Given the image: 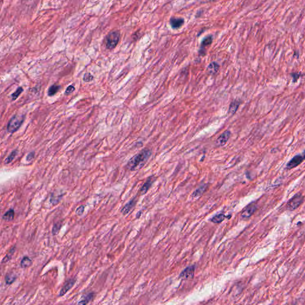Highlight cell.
<instances>
[{
    "mask_svg": "<svg viewBox=\"0 0 305 305\" xmlns=\"http://www.w3.org/2000/svg\"><path fill=\"white\" fill-rule=\"evenodd\" d=\"M154 181H155V178L154 177V176H150L147 179L146 182L143 184V185L141 187V188L140 190V194L141 195L146 194L148 192L149 189L151 188V187L152 186Z\"/></svg>",
    "mask_w": 305,
    "mask_h": 305,
    "instance_id": "ba28073f",
    "label": "cell"
},
{
    "mask_svg": "<svg viewBox=\"0 0 305 305\" xmlns=\"http://www.w3.org/2000/svg\"><path fill=\"white\" fill-rule=\"evenodd\" d=\"M212 41H213V37L211 35H209V36L206 37L203 40V41L201 43V47H200V50L199 51L200 54H201L202 55H203V53H204V49H205V47H206L212 44Z\"/></svg>",
    "mask_w": 305,
    "mask_h": 305,
    "instance_id": "5bb4252c",
    "label": "cell"
},
{
    "mask_svg": "<svg viewBox=\"0 0 305 305\" xmlns=\"http://www.w3.org/2000/svg\"><path fill=\"white\" fill-rule=\"evenodd\" d=\"M94 79V77L92 75H91V73H86L85 75H84V81H85V82H90V81H92Z\"/></svg>",
    "mask_w": 305,
    "mask_h": 305,
    "instance_id": "83f0119b",
    "label": "cell"
},
{
    "mask_svg": "<svg viewBox=\"0 0 305 305\" xmlns=\"http://www.w3.org/2000/svg\"><path fill=\"white\" fill-rule=\"evenodd\" d=\"M226 218V216L223 213H219L214 216L212 218L211 221L214 223H220L222 222H223Z\"/></svg>",
    "mask_w": 305,
    "mask_h": 305,
    "instance_id": "ac0fdd59",
    "label": "cell"
},
{
    "mask_svg": "<svg viewBox=\"0 0 305 305\" xmlns=\"http://www.w3.org/2000/svg\"><path fill=\"white\" fill-rule=\"evenodd\" d=\"M76 282V279L75 278H71L68 279L65 284L63 285V287L62 288L59 295L60 296H63L69 290H71L73 286L75 285Z\"/></svg>",
    "mask_w": 305,
    "mask_h": 305,
    "instance_id": "8fae6325",
    "label": "cell"
},
{
    "mask_svg": "<svg viewBox=\"0 0 305 305\" xmlns=\"http://www.w3.org/2000/svg\"><path fill=\"white\" fill-rule=\"evenodd\" d=\"M16 275L13 273H9L5 276L6 283L8 285L13 284L16 279Z\"/></svg>",
    "mask_w": 305,
    "mask_h": 305,
    "instance_id": "44dd1931",
    "label": "cell"
},
{
    "mask_svg": "<svg viewBox=\"0 0 305 305\" xmlns=\"http://www.w3.org/2000/svg\"><path fill=\"white\" fill-rule=\"evenodd\" d=\"M15 218V210L13 209H9L7 212H6V213H4L3 216V219L10 222L14 219Z\"/></svg>",
    "mask_w": 305,
    "mask_h": 305,
    "instance_id": "9a60e30c",
    "label": "cell"
},
{
    "mask_svg": "<svg viewBox=\"0 0 305 305\" xmlns=\"http://www.w3.org/2000/svg\"><path fill=\"white\" fill-rule=\"evenodd\" d=\"M304 160L303 156L300 154L296 155L294 156L287 164L286 169H292L298 165H300Z\"/></svg>",
    "mask_w": 305,
    "mask_h": 305,
    "instance_id": "52a82bcc",
    "label": "cell"
},
{
    "mask_svg": "<svg viewBox=\"0 0 305 305\" xmlns=\"http://www.w3.org/2000/svg\"><path fill=\"white\" fill-rule=\"evenodd\" d=\"M121 35L118 31H112L108 34L104 38V44L107 49L113 50L118 46Z\"/></svg>",
    "mask_w": 305,
    "mask_h": 305,
    "instance_id": "3957f363",
    "label": "cell"
},
{
    "mask_svg": "<svg viewBox=\"0 0 305 305\" xmlns=\"http://www.w3.org/2000/svg\"><path fill=\"white\" fill-rule=\"evenodd\" d=\"M35 151H31V153H29L27 155V156H26V161H28H28H29V162H30V161L34 159V157H35Z\"/></svg>",
    "mask_w": 305,
    "mask_h": 305,
    "instance_id": "4dcf8cb0",
    "label": "cell"
},
{
    "mask_svg": "<svg viewBox=\"0 0 305 305\" xmlns=\"http://www.w3.org/2000/svg\"><path fill=\"white\" fill-rule=\"evenodd\" d=\"M18 154V150H14L10 155L5 159L4 163L6 165H8L13 162V160L15 159V158L16 157V156Z\"/></svg>",
    "mask_w": 305,
    "mask_h": 305,
    "instance_id": "603a6c76",
    "label": "cell"
},
{
    "mask_svg": "<svg viewBox=\"0 0 305 305\" xmlns=\"http://www.w3.org/2000/svg\"><path fill=\"white\" fill-rule=\"evenodd\" d=\"M257 209V205L255 203H252L248 204L242 211L241 214V218L243 219L249 218L254 213V212L256 211Z\"/></svg>",
    "mask_w": 305,
    "mask_h": 305,
    "instance_id": "8992f818",
    "label": "cell"
},
{
    "mask_svg": "<svg viewBox=\"0 0 305 305\" xmlns=\"http://www.w3.org/2000/svg\"><path fill=\"white\" fill-rule=\"evenodd\" d=\"M207 188V184H202L199 187H198L193 193L192 196L193 198H198L201 196L203 193L206 191Z\"/></svg>",
    "mask_w": 305,
    "mask_h": 305,
    "instance_id": "4fadbf2b",
    "label": "cell"
},
{
    "mask_svg": "<svg viewBox=\"0 0 305 305\" xmlns=\"http://www.w3.org/2000/svg\"><path fill=\"white\" fill-rule=\"evenodd\" d=\"M219 69V65L215 62H212L207 67L208 72L212 75H214L217 73Z\"/></svg>",
    "mask_w": 305,
    "mask_h": 305,
    "instance_id": "2e32d148",
    "label": "cell"
},
{
    "mask_svg": "<svg viewBox=\"0 0 305 305\" xmlns=\"http://www.w3.org/2000/svg\"><path fill=\"white\" fill-rule=\"evenodd\" d=\"M32 265V260L28 256H25L22 259L21 262V266L23 268H29Z\"/></svg>",
    "mask_w": 305,
    "mask_h": 305,
    "instance_id": "ffe728a7",
    "label": "cell"
},
{
    "mask_svg": "<svg viewBox=\"0 0 305 305\" xmlns=\"http://www.w3.org/2000/svg\"><path fill=\"white\" fill-rule=\"evenodd\" d=\"M85 210V206H81L77 208L76 210V214L78 216H81L83 215Z\"/></svg>",
    "mask_w": 305,
    "mask_h": 305,
    "instance_id": "f1b7e54d",
    "label": "cell"
},
{
    "mask_svg": "<svg viewBox=\"0 0 305 305\" xmlns=\"http://www.w3.org/2000/svg\"><path fill=\"white\" fill-rule=\"evenodd\" d=\"M231 136V132L229 131H225L223 132L216 140V144L219 146H223L228 142Z\"/></svg>",
    "mask_w": 305,
    "mask_h": 305,
    "instance_id": "30bf717a",
    "label": "cell"
},
{
    "mask_svg": "<svg viewBox=\"0 0 305 305\" xmlns=\"http://www.w3.org/2000/svg\"><path fill=\"white\" fill-rule=\"evenodd\" d=\"M152 154L150 148H146L140 152L135 154L128 162L126 165L127 169L131 171H136L141 169L147 162Z\"/></svg>",
    "mask_w": 305,
    "mask_h": 305,
    "instance_id": "6da1fadb",
    "label": "cell"
},
{
    "mask_svg": "<svg viewBox=\"0 0 305 305\" xmlns=\"http://www.w3.org/2000/svg\"><path fill=\"white\" fill-rule=\"evenodd\" d=\"M62 224L61 222H57L56 223H55L53 226V228H52V234L53 235H57L59 232H60V230L62 228Z\"/></svg>",
    "mask_w": 305,
    "mask_h": 305,
    "instance_id": "d4e9b609",
    "label": "cell"
},
{
    "mask_svg": "<svg viewBox=\"0 0 305 305\" xmlns=\"http://www.w3.org/2000/svg\"><path fill=\"white\" fill-rule=\"evenodd\" d=\"M195 269V266L194 265L187 267L179 274V278L184 279V280L193 279L194 277V275Z\"/></svg>",
    "mask_w": 305,
    "mask_h": 305,
    "instance_id": "5b68a950",
    "label": "cell"
},
{
    "mask_svg": "<svg viewBox=\"0 0 305 305\" xmlns=\"http://www.w3.org/2000/svg\"><path fill=\"white\" fill-rule=\"evenodd\" d=\"M302 156H303V159H304V160H305V150H304L303 151V152Z\"/></svg>",
    "mask_w": 305,
    "mask_h": 305,
    "instance_id": "1f68e13d",
    "label": "cell"
},
{
    "mask_svg": "<svg viewBox=\"0 0 305 305\" xmlns=\"http://www.w3.org/2000/svg\"><path fill=\"white\" fill-rule=\"evenodd\" d=\"M304 201V197L300 193H297L287 203L285 208L287 210L293 211L297 209Z\"/></svg>",
    "mask_w": 305,
    "mask_h": 305,
    "instance_id": "277c9868",
    "label": "cell"
},
{
    "mask_svg": "<svg viewBox=\"0 0 305 305\" xmlns=\"http://www.w3.org/2000/svg\"><path fill=\"white\" fill-rule=\"evenodd\" d=\"M240 101H238L237 100L233 101L229 105V111H228L229 113H230L231 115H234L237 112L238 108L240 106Z\"/></svg>",
    "mask_w": 305,
    "mask_h": 305,
    "instance_id": "e0dca14e",
    "label": "cell"
},
{
    "mask_svg": "<svg viewBox=\"0 0 305 305\" xmlns=\"http://www.w3.org/2000/svg\"><path fill=\"white\" fill-rule=\"evenodd\" d=\"M25 121V116L21 115H14L9 121L7 130L9 133L13 134L16 132L22 126Z\"/></svg>",
    "mask_w": 305,
    "mask_h": 305,
    "instance_id": "7a4b0ae2",
    "label": "cell"
},
{
    "mask_svg": "<svg viewBox=\"0 0 305 305\" xmlns=\"http://www.w3.org/2000/svg\"><path fill=\"white\" fill-rule=\"evenodd\" d=\"M15 250H16V247H13L12 248H11V249L9 250V251L7 253L6 256L2 260L1 263H6L8 261H9L12 259L13 255L14 254V253L15 252Z\"/></svg>",
    "mask_w": 305,
    "mask_h": 305,
    "instance_id": "7402d4cb",
    "label": "cell"
},
{
    "mask_svg": "<svg viewBox=\"0 0 305 305\" xmlns=\"http://www.w3.org/2000/svg\"><path fill=\"white\" fill-rule=\"evenodd\" d=\"M136 204L137 197H134L123 207V208L121 210V213H122V215L124 216L128 215L135 207Z\"/></svg>",
    "mask_w": 305,
    "mask_h": 305,
    "instance_id": "9c48e42d",
    "label": "cell"
},
{
    "mask_svg": "<svg viewBox=\"0 0 305 305\" xmlns=\"http://www.w3.org/2000/svg\"><path fill=\"white\" fill-rule=\"evenodd\" d=\"M61 89V86L56 84H54L51 85L49 90H48V95L50 97L54 96L57 93L59 92V91Z\"/></svg>",
    "mask_w": 305,
    "mask_h": 305,
    "instance_id": "d6986e66",
    "label": "cell"
},
{
    "mask_svg": "<svg viewBox=\"0 0 305 305\" xmlns=\"http://www.w3.org/2000/svg\"><path fill=\"white\" fill-rule=\"evenodd\" d=\"M24 91V89L22 87H19L15 93H13L12 94V100L14 101V100H16L18 97L19 96L23 93Z\"/></svg>",
    "mask_w": 305,
    "mask_h": 305,
    "instance_id": "484cf974",
    "label": "cell"
},
{
    "mask_svg": "<svg viewBox=\"0 0 305 305\" xmlns=\"http://www.w3.org/2000/svg\"><path fill=\"white\" fill-rule=\"evenodd\" d=\"M93 293H90L85 296L78 304V305H87L93 298Z\"/></svg>",
    "mask_w": 305,
    "mask_h": 305,
    "instance_id": "cb8c5ba5",
    "label": "cell"
},
{
    "mask_svg": "<svg viewBox=\"0 0 305 305\" xmlns=\"http://www.w3.org/2000/svg\"><path fill=\"white\" fill-rule=\"evenodd\" d=\"M170 25L173 29H176L181 28L184 24V19L181 18H171L170 19Z\"/></svg>",
    "mask_w": 305,
    "mask_h": 305,
    "instance_id": "7c38bea8",
    "label": "cell"
},
{
    "mask_svg": "<svg viewBox=\"0 0 305 305\" xmlns=\"http://www.w3.org/2000/svg\"><path fill=\"white\" fill-rule=\"evenodd\" d=\"M75 90V88L73 85H71L69 86H68V87L66 88V91H65V94H67V95H69L71 93H72Z\"/></svg>",
    "mask_w": 305,
    "mask_h": 305,
    "instance_id": "f546056e",
    "label": "cell"
},
{
    "mask_svg": "<svg viewBox=\"0 0 305 305\" xmlns=\"http://www.w3.org/2000/svg\"><path fill=\"white\" fill-rule=\"evenodd\" d=\"M290 75L293 79V82L294 83V82H296L297 81V80L300 78V77L301 76V73L295 72V73H291Z\"/></svg>",
    "mask_w": 305,
    "mask_h": 305,
    "instance_id": "4316f807",
    "label": "cell"
}]
</instances>
